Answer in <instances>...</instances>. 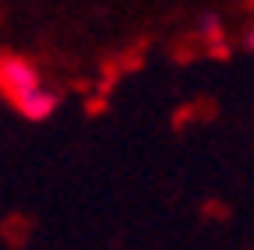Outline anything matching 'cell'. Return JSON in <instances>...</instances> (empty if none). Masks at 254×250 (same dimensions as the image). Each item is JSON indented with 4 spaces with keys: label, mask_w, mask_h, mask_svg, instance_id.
I'll return each mask as SVG.
<instances>
[{
    "label": "cell",
    "mask_w": 254,
    "mask_h": 250,
    "mask_svg": "<svg viewBox=\"0 0 254 250\" xmlns=\"http://www.w3.org/2000/svg\"><path fill=\"white\" fill-rule=\"evenodd\" d=\"M194 28H198V32H201L205 39H215V36L222 32V18H219V14H201Z\"/></svg>",
    "instance_id": "cell-3"
},
{
    "label": "cell",
    "mask_w": 254,
    "mask_h": 250,
    "mask_svg": "<svg viewBox=\"0 0 254 250\" xmlns=\"http://www.w3.org/2000/svg\"><path fill=\"white\" fill-rule=\"evenodd\" d=\"M14 106H18V113L28 116V120H46V116H53V109H57V96L39 85L32 96H25V99L14 102Z\"/></svg>",
    "instance_id": "cell-2"
},
{
    "label": "cell",
    "mask_w": 254,
    "mask_h": 250,
    "mask_svg": "<svg viewBox=\"0 0 254 250\" xmlns=\"http://www.w3.org/2000/svg\"><path fill=\"white\" fill-rule=\"evenodd\" d=\"M247 50H254V28L247 32Z\"/></svg>",
    "instance_id": "cell-4"
},
{
    "label": "cell",
    "mask_w": 254,
    "mask_h": 250,
    "mask_svg": "<svg viewBox=\"0 0 254 250\" xmlns=\"http://www.w3.org/2000/svg\"><path fill=\"white\" fill-rule=\"evenodd\" d=\"M43 81L36 74V67L21 56H4L0 60V92L11 99V102H21L25 96H32Z\"/></svg>",
    "instance_id": "cell-1"
}]
</instances>
